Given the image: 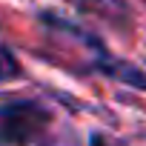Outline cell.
Here are the masks:
<instances>
[{
    "instance_id": "cell-1",
    "label": "cell",
    "mask_w": 146,
    "mask_h": 146,
    "mask_svg": "<svg viewBox=\"0 0 146 146\" xmlns=\"http://www.w3.org/2000/svg\"><path fill=\"white\" fill-rule=\"evenodd\" d=\"M54 115L37 100L0 103V143L3 146H49Z\"/></svg>"
},
{
    "instance_id": "cell-4",
    "label": "cell",
    "mask_w": 146,
    "mask_h": 146,
    "mask_svg": "<svg viewBox=\"0 0 146 146\" xmlns=\"http://www.w3.org/2000/svg\"><path fill=\"white\" fill-rule=\"evenodd\" d=\"M20 63H17V57L6 49V46H0V83H6V80H15V78H20Z\"/></svg>"
},
{
    "instance_id": "cell-3",
    "label": "cell",
    "mask_w": 146,
    "mask_h": 146,
    "mask_svg": "<svg viewBox=\"0 0 146 146\" xmlns=\"http://www.w3.org/2000/svg\"><path fill=\"white\" fill-rule=\"evenodd\" d=\"M80 3H86L92 12L106 15V17H123L126 15V3L123 0H80Z\"/></svg>"
},
{
    "instance_id": "cell-2",
    "label": "cell",
    "mask_w": 146,
    "mask_h": 146,
    "mask_svg": "<svg viewBox=\"0 0 146 146\" xmlns=\"http://www.w3.org/2000/svg\"><path fill=\"white\" fill-rule=\"evenodd\" d=\"M95 72L109 75V78H115V80H120V83H126V86H132V89L146 92V72L137 69V66H132V63H126V60H117V57H112V54H106V52L98 57Z\"/></svg>"
}]
</instances>
